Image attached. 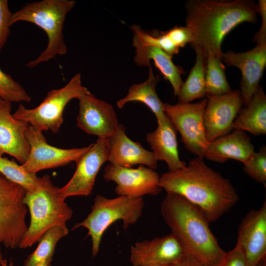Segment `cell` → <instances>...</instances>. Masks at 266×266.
<instances>
[{
    "label": "cell",
    "instance_id": "3",
    "mask_svg": "<svg viewBox=\"0 0 266 266\" xmlns=\"http://www.w3.org/2000/svg\"><path fill=\"white\" fill-rule=\"evenodd\" d=\"M161 213L188 256L203 266H221L227 252L219 245L209 223L198 208L182 197L166 193Z\"/></svg>",
    "mask_w": 266,
    "mask_h": 266
},
{
    "label": "cell",
    "instance_id": "36",
    "mask_svg": "<svg viewBox=\"0 0 266 266\" xmlns=\"http://www.w3.org/2000/svg\"><path fill=\"white\" fill-rule=\"evenodd\" d=\"M169 266H203L202 264L187 255L180 261Z\"/></svg>",
    "mask_w": 266,
    "mask_h": 266
},
{
    "label": "cell",
    "instance_id": "37",
    "mask_svg": "<svg viewBox=\"0 0 266 266\" xmlns=\"http://www.w3.org/2000/svg\"><path fill=\"white\" fill-rule=\"evenodd\" d=\"M52 258H48L35 266H51Z\"/></svg>",
    "mask_w": 266,
    "mask_h": 266
},
{
    "label": "cell",
    "instance_id": "17",
    "mask_svg": "<svg viewBox=\"0 0 266 266\" xmlns=\"http://www.w3.org/2000/svg\"><path fill=\"white\" fill-rule=\"evenodd\" d=\"M236 243L241 247L248 266H256L266 257V201L258 210L249 211L238 230Z\"/></svg>",
    "mask_w": 266,
    "mask_h": 266
},
{
    "label": "cell",
    "instance_id": "6",
    "mask_svg": "<svg viewBox=\"0 0 266 266\" xmlns=\"http://www.w3.org/2000/svg\"><path fill=\"white\" fill-rule=\"evenodd\" d=\"M144 207L143 197L133 198L120 196L108 199L101 195L96 196L91 211L82 222L75 224L72 230L80 227L86 228L87 235L92 239V254L94 257L100 250L103 234L115 222L123 221L125 230L137 222Z\"/></svg>",
    "mask_w": 266,
    "mask_h": 266
},
{
    "label": "cell",
    "instance_id": "7",
    "mask_svg": "<svg viewBox=\"0 0 266 266\" xmlns=\"http://www.w3.org/2000/svg\"><path fill=\"white\" fill-rule=\"evenodd\" d=\"M89 91L83 86L81 75L75 74L64 87L49 91L36 107L28 108L20 104L12 114L16 119L27 123L33 128L50 130L56 133L63 122V112L72 99H79Z\"/></svg>",
    "mask_w": 266,
    "mask_h": 266
},
{
    "label": "cell",
    "instance_id": "22",
    "mask_svg": "<svg viewBox=\"0 0 266 266\" xmlns=\"http://www.w3.org/2000/svg\"><path fill=\"white\" fill-rule=\"evenodd\" d=\"M133 45L135 48V63L138 66L149 67L150 61L153 60L164 78L170 82L174 96H177L183 83L181 78L185 73L183 69L173 63L171 56L157 47L142 45L134 39Z\"/></svg>",
    "mask_w": 266,
    "mask_h": 266
},
{
    "label": "cell",
    "instance_id": "25",
    "mask_svg": "<svg viewBox=\"0 0 266 266\" xmlns=\"http://www.w3.org/2000/svg\"><path fill=\"white\" fill-rule=\"evenodd\" d=\"M196 54L195 63L183 82L178 95V102L190 103L205 96V77L207 56L198 47L193 46Z\"/></svg>",
    "mask_w": 266,
    "mask_h": 266
},
{
    "label": "cell",
    "instance_id": "19",
    "mask_svg": "<svg viewBox=\"0 0 266 266\" xmlns=\"http://www.w3.org/2000/svg\"><path fill=\"white\" fill-rule=\"evenodd\" d=\"M109 141L110 164L127 167L140 165L154 170L157 168L158 161L153 153L145 149L140 143L131 139L123 125L119 124Z\"/></svg>",
    "mask_w": 266,
    "mask_h": 266
},
{
    "label": "cell",
    "instance_id": "40",
    "mask_svg": "<svg viewBox=\"0 0 266 266\" xmlns=\"http://www.w3.org/2000/svg\"><path fill=\"white\" fill-rule=\"evenodd\" d=\"M146 266H165L158 265H148Z\"/></svg>",
    "mask_w": 266,
    "mask_h": 266
},
{
    "label": "cell",
    "instance_id": "38",
    "mask_svg": "<svg viewBox=\"0 0 266 266\" xmlns=\"http://www.w3.org/2000/svg\"><path fill=\"white\" fill-rule=\"evenodd\" d=\"M0 265L1 266H13V262L11 260L9 264H7V261L6 259H0Z\"/></svg>",
    "mask_w": 266,
    "mask_h": 266
},
{
    "label": "cell",
    "instance_id": "1",
    "mask_svg": "<svg viewBox=\"0 0 266 266\" xmlns=\"http://www.w3.org/2000/svg\"><path fill=\"white\" fill-rule=\"evenodd\" d=\"M159 186L166 193L177 194L194 205L209 223L217 221L238 200L230 180L197 157L181 168L162 174Z\"/></svg>",
    "mask_w": 266,
    "mask_h": 266
},
{
    "label": "cell",
    "instance_id": "4",
    "mask_svg": "<svg viewBox=\"0 0 266 266\" xmlns=\"http://www.w3.org/2000/svg\"><path fill=\"white\" fill-rule=\"evenodd\" d=\"M75 3L73 0H42L26 3L12 13L10 26L20 21L31 23L42 29L47 35L45 49L38 57L27 63L26 66L33 68L66 53L64 24L67 13Z\"/></svg>",
    "mask_w": 266,
    "mask_h": 266
},
{
    "label": "cell",
    "instance_id": "15",
    "mask_svg": "<svg viewBox=\"0 0 266 266\" xmlns=\"http://www.w3.org/2000/svg\"><path fill=\"white\" fill-rule=\"evenodd\" d=\"M221 59L227 66L238 68L241 73L239 90L246 106L259 86L266 66V43H258L253 48L243 52L228 50L222 52Z\"/></svg>",
    "mask_w": 266,
    "mask_h": 266
},
{
    "label": "cell",
    "instance_id": "8",
    "mask_svg": "<svg viewBox=\"0 0 266 266\" xmlns=\"http://www.w3.org/2000/svg\"><path fill=\"white\" fill-rule=\"evenodd\" d=\"M25 193L21 186L0 174V259L3 258L0 245L8 249L19 247L28 230Z\"/></svg>",
    "mask_w": 266,
    "mask_h": 266
},
{
    "label": "cell",
    "instance_id": "2",
    "mask_svg": "<svg viewBox=\"0 0 266 266\" xmlns=\"http://www.w3.org/2000/svg\"><path fill=\"white\" fill-rule=\"evenodd\" d=\"M186 27L194 38L191 47L221 58L225 36L239 24L257 23V4L251 0H188Z\"/></svg>",
    "mask_w": 266,
    "mask_h": 266
},
{
    "label": "cell",
    "instance_id": "12",
    "mask_svg": "<svg viewBox=\"0 0 266 266\" xmlns=\"http://www.w3.org/2000/svg\"><path fill=\"white\" fill-rule=\"evenodd\" d=\"M103 176L106 181L115 182V191L119 196L143 197L157 195L162 190L159 186V174L142 166L133 168L109 164L104 169Z\"/></svg>",
    "mask_w": 266,
    "mask_h": 266
},
{
    "label": "cell",
    "instance_id": "30",
    "mask_svg": "<svg viewBox=\"0 0 266 266\" xmlns=\"http://www.w3.org/2000/svg\"><path fill=\"white\" fill-rule=\"evenodd\" d=\"M0 98L10 102L31 101V97L22 85L0 68Z\"/></svg>",
    "mask_w": 266,
    "mask_h": 266
},
{
    "label": "cell",
    "instance_id": "32",
    "mask_svg": "<svg viewBox=\"0 0 266 266\" xmlns=\"http://www.w3.org/2000/svg\"><path fill=\"white\" fill-rule=\"evenodd\" d=\"M12 13L9 8L8 0H0V52L10 34V21Z\"/></svg>",
    "mask_w": 266,
    "mask_h": 266
},
{
    "label": "cell",
    "instance_id": "14",
    "mask_svg": "<svg viewBox=\"0 0 266 266\" xmlns=\"http://www.w3.org/2000/svg\"><path fill=\"white\" fill-rule=\"evenodd\" d=\"M78 100V127L84 132L98 137H111L120 124L112 104L97 98L90 91Z\"/></svg>",
    "mask_w": 266,
    "mask_h": 266
},
{
    "label": "cell",
    "instance_id": "21",
    "mask_svg": "<svg viewBox=\"0 0 266 266\" xmlns=\"http://www.w3.org/2000/svg\"><path fill=\"white\" fill-rule=\"evenodd\" d=\"M176 131L167 118L163 123L158 124L154 131L146 135V141L156 160L165 162L169 171L179 169L186 165L179 158Z\"/></svg>",
    "mask_w": 266,
    "mask_h": 266
},
{
    "label": "cell",
    "instance_id": "16",
    "mask_svg": "<svg viewBox=\"0 0 266 266\" xmlns=\"http://www.w3.org/2000/svg\"><path fill=\"white\" fill-rule=\"evenodd\" d=\"M187 255L180 242L171 233L136 242L131 248L130 259L133 266H169L180 261Z\"/></svg>",
    "mask_w": 266,
    "mask_h": 266
},
{
    "label": "cell",
    "instance_id": "29",
    "mask_svg": "<svg viewBox=\"0 0 266 266\" xmlns=\"http://www.w3.org/2000/svg\"><path fill=\"white\" fill-rule=\"evenodd\" d=\"M133 31V38L140 44L146 46L157 47L172 57L177 54L179 48L177 47L166 35V32L153 30L151 32L143 30L138 25L131 27Z\"/></svg>",
    "mask_w": 266,
    "mask_h": 266
},
{
    "label": "cell",
    "instance_id": "39",
    "mask_svg": "<svg viewBox=\"0 0 266 266\" xmlns=\"http://www.w3.org/2000/svg\"><path fill=\"white\" fill-rule=\"evenodd\" d=\"M256 266H266V257L263 259Z\"/></svg>",
    "mask_w": 266,
    "mask_h": 266
},
{
    "label": "cell",
    "instance_id": "18",
    "mask_svg": "<svg viewBox=\"0 0 266 266\" xmlns=\"http://www.w3.org/2000/svg\"><path fill=\"white\" fill-rule=\"evenodd\" d=\"M29 126L14 118L11 113V102L0 98V157L8 154L21 164L26 161L30 153L26 137Z\"/></svg>",
    "mask_w": 266,
    "mask_h": 266
},
{
    "label": "cell",
    "instance_id": "26",
    "mask_svg": "<svg viewBox=\"0 0 266 266\" xmlns=\"http://www.w3.org/2000/svg\"><path fill=\"white\" fill-rule=\"evenodd\" d=\"M205 90V96H221L232 91L226 77L225 66L220 57H206Z\"/></svg>",
    "mask_w": 266,
    "mask_h": 266
},
{
    "label": "cell",
    "instance_id": "10",
    "mask_svg": "<svg viewBox=\"0 0 266 266\" xmlns=\"http://www.w3.org/2000/svg\"><path fill=\"white\" fill-rule=\"evenodd\" d=\"M26 137L30 146L26 161L21 165L27 172L35 173L40 170L77 162L91 148L92 144L82 148L63 149L47 143L42 132L29 126Z\"/></svg>",
    "mask_w": 266,
    "mask_h": 266
},
{
    "label": "cell",
    "instance_id": "9",
    "mask_svg": "<svg viewBox=\"0 0 266 266\" xmlns=\"http://www.w3.org/2000/svg\"><path fill=\"white\" fill-rule=\"evenodd\" d=\"M207 99L194 103H164L163 109L167 118L181 135V140L191 153L203 159L208 143L203 126V114Z\"/></svg>",
    "mask_w": 266,
    "mask_h": 266
},
{
    "label": "cell",
    "instance_id": "31",
    "mask_svg": "<svg viewBox=\"0 0 266 266\" xmlns=\"http://www.w3.org/2000/svg\"><path fill=\"white\" fill-rule=\"evenodd\" d=\"M243 171L249 177L266 186V147L262 146L243 164Z\"/></svg>",
    "mask_w": 266,
    "mask_h": 266
},
{
    "label": "cell",
    "instance_id": "24",
    "mask_svg": "<svg viewBox=\"0 0 266 266\" xmlns=\"http://www.w3.org/2000/svg\"><path fill=\"white\" fill-rule=\"evenodd\" d=\"M148 77L143 82L134 84L129 89L127 95L117 101V105L122 108L131 101H139L146 105L154 114L158 124L163 123L167 119L165 115L164 103L159 99L156 87L160 80L159 76H155L151 66H149Z\"/></svg>",
    "mask_w": 266,
    "mask_h": 266
},
{
    "label": "cell",
    "instance_id": "34",
    "mask_svg": "<svg viewBox=\"0 0 266 266\" xmlns=\"http://www.w3.org/2000/svg\"><path fill=\"white\" fill-rule=\"evenodd\" d=\"M221 266H248L245 255L238 243H236L233 249L227 252Z\"/></svg>",
    "mask_w": 266,
    "mask_h": 266
},
{
    "label": "cell",
    "instance_id": "11",
    "mask_svg": "<svg viewBox=\"0 0 266 266\" xmlns=\"http://www.w3.org/2000/svg\"><path fill=\"white\" fill-rule=\"evenodd\" d=\"M109 138L98 137L96 143L76 162L72 177L60 191L63 197L88 196L92 193L96 178L101 166L108 161Z\"/></svg>",
    "mask_w": 266,
    "mask_h": 266
},
{
    "label": "cell",
    "instance_id": "35",
    "mask_svg": "<svg viewBox=\"0 0 266 266\" xmlns=\"http://www.w3.org/2000/svg\"><path fill=\"white\" fill-rule=\"evenodd\" d=\"M257 4V12L262 18L261 26L258 32L256 33L252 40L253 42L266 43V0H259Z\"/></svg>",
    "mask_w": 266,
    "mask_h": 266
},
{
    "label": "cell",
    "instance_id": "5",
    "mask_svg": "<svg viewBox=\"0 0 266 266\" xmlns=\"http://www.w3.org/2000/svg\"><path fill=\"white\" fill-rule=\"evenodd\" d=\"M65 200L60 188L54 186L47 175L41 177L40 185L37 190L26 192L23 202L30 211L31 220L19 248L32 246L54 226L66 225L73 212Z\"/></svg>",
    "mask_w": 266,
    "mask_h": 266
},
{
    "label": "cell",
    "instance_id": "27",
    "mask_svg": "<svg viewBox=\"0 0 266 266\" xmlns=\"http://www.w3.org/2000/svg\"><path fill=\"white\" fill-rule=\"evenodd\" d=\"M68 232L66 225H56L48 229L39 239L37 248L26 259L23 266H35L52 258L58 242Z\"/></svg>",
    "mask_w": 266,
    "mask_h": 266
},
{
    "label": "cell",
    "instance_id": "28",
    "mask_svg": "<svg viewBox=\"0 0 266 266\" xmlns=\"http://www.w3.org/2000/svg\"><path fill=\"white\" fill-rule=\"evenodd\" d=\"M0 174L8 180L21 186L26 193L35 191L39 187L41 177L26 171L21 165L6 157H0Z\"/></svg>",
    "mask_w": 266,
    "mask_h": 266
},
{
    "label": "cell",
    "instance_id": "20",
    "mask_svg": "<svg viewBox=\"0 0 266 266\" xmlns=\"http://www.w3.org/2000/svg\"><path fill=\"white\" fill-rule=\"evenodd\" d=\"M254 152V145L245 132L234 129L233 132L209 142L204 151L203 157L220 164L230 159L244 164Z\"/></svg>",
    "mask_w": 266,
    "mask_h": 266
},
{
    "label": "cell",
    "instance_id": "23",
    "mask_svg": "<svg viewBox=\"0 0 266 266\" xmlns=\"http://www.w3.org/2000/svg\"><path fill=\"white\" fill-rule=\"evenodd\" d=\"M233 127L255 136L266 133V96L262 86H258L249 103L240 109Z\"/></svg>",
    "mask_w": 266,
    "mask_h": 266
},
{
    "label": "cell",
    "instance_id": "13",
    "mask_svg": "<svg viewBox=\"0 0 266 266\" xmlns=\"http://www.w3.org/2000/svg\"><path fill=\"white\" fill-rule=\"evenodd\" d=\"M206 97L203 126L209 143L232 131L233 121L243 103L239 90L221 96Z\"/></svg>",
    "mask_w": 266,
    "mask_h": 266
},
{
    "label": "cell",
    "instance_id": "33",
    "mask_svg": "<svg viewBox=\"0 0 266 266\" xmlns=\"http://www.w3.org/2000/svg\"><path fill=\"white\" fill-rule=\"evenodd\" d=\"M167 36L178 48H183L188 43H192L194 38L186 26H175L166 32Z\"/></svg>",
    "mask_w": 266,
    "mask_h": 266
}]
</instances>
